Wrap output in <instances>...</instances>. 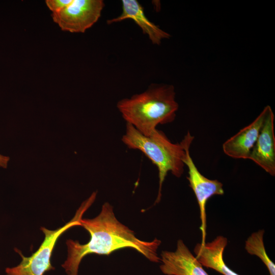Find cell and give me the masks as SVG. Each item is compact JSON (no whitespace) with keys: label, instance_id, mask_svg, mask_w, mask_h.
Segmentation results:
<instances>
[{"label":"cell","instance_id":"9c48e42d","mask_svg":"<svg viewBox=\"0 0 275 275\" xmlns=\"http://www.w3.org/2000/svg\"><path fill=\"white\" fill-rule=\"evenodd\" d=\"M266 112L265 107L251 124L224 143L223 150L227 155L235 159H249L262 126Z\"/></svg>","mask_w":275,"mask_h":275},{"label":"cell","instance_id":"8fae6325","mask_svg":"<svg viewBox=\"0 0 275 275\" xmlns=\"http://www.w3.org/2000/svg\"><path fill=\"white\" fill-rule=\"evenodd\" d=\"M227 244V238L222 235L203 245L197 243L194 250L195 257L203 266L214 269L223 275H239L225 263L224 253Z\"/></svg>","mask_w":275,"mask_h":275},{"label":"cell","instance_id":"6da1fadb","mask_svg":"<svg viewBox=\"0 0 275 275\" xmlns=\"http://www.w3.org/2000/svg\"><path fill=\"white\" fill-rule=\"evenodd\" d=\"M80 223L89 233L90 239L85 244L77 240H67V256L62 266L67 275H77L79 265L87 255H108L125 248L135 250L151 262H160L157 250L161 241L157 238L151 241L138 239L133 231L117 219L109 203L103 204L97 216L92 219L81 218Z\"/></svg>","mask_w":275,"mask_h":275},{"label":"cell","instance_id":"52a82bcc","mask_svg":"<svg viewBox=\"0 0 275 275\" xmlns=\"http://www.w3.org/2000/svg\"><path fill=\"white\" fill-rule=\"evenodd\" d=\"M266 112L257 140L251 151L249 159L265 172L275 175V136L273 113L269 105L265 106Z\"/></svg>","mask_w":275,"mask_h":275},{"label":"cell","instance_id":"277c9868","mask_svg":"<svg viewBox=\"0 0 275 275\" xmlns=\"http://www.w3.org/2000/svg\"><path fill=\"white\" fill-rule=\"evenodd\" d=\"M96 199L94 194L91 195L81 204L74 217L63 226L51 230L41 227L44 234V239L39 249L30 257H25L21 252L15 249L22 260L17 266L5 269L6 275H44L46 271L54 270L51 263L53 250L58 239L71 227L80 226V220L84 213L93 203Z\"/></svg>","mask_w":275,"mask_h":275},{"label":"cell","instance_id":"8992f818","mask_svg":"<svg viewBox=\"0 0 275 275\" xmlns=\"http://www.w3.org/2000/svg\"><path fill=\"white\" fill-rule=\"evenodd\" d=\"M104 7L102 0H72L61 11L52 13V18L63 31L84 33L98 21Z\"/></svg>","mask_w":275,"mask_h":275},{"label":"cell","instance_id":"7a4b0ae2","mask_svg":"<svg viewBox=\"0 0 275 275\" xmlns=\"http://www.w3.org/2000/svg\"><path fill=\"white\" fill-rule=\"evenodd\" d=\"M117 107L126 123L149 136L157 125L174 121L179 105L173 85L152 84L140 94L119 100Z\"/></svg>","mask_w":275,"mask_h":275},{"label":"cell","instance_id":"5b68a950","mask_svg":"<svg viewBox=\"0 0 275 275\" xmlns=\"http://www.w3.org/2000/svg\"><path fill=\"white\" fill-rule=\"evenodd\" d=\"M194 139V136L188 131L181 142L185 151L183 162L188 168V176L187 179L195 195L200 209L201 223L200 229L202 234L201 242L200 243L203 245L206 243V204L211 197L224 195V190L222 183L216 179L206 178L198 169L189 152V148Z\"/></svg>","mask_w":275,"mask_h":275},{"label":"cell","instance_id":"7c38bea8","mask_svg":"<svg viewBox=\"0 0 275 275\" xmlns=\"http://www.w3.org/2000/svg\"><path fill=\"white\" fill-rule=\"evenodd\" d=\"M263 229L253 232L245 241L244 249L248 253L259 258L267 267L270 275H275V265L266 253Z\"/></svg>","mask_w":275,"mask_h":275},{"label":"cell","instance_id":"30bf717a","mask_svg":"<svg viewBox=\"0 0 275 275\" xmlns=\"http://www.w3.org/2000/svg\"><path fill=\"white\" fill-rule=\"evenodd\" d=\"M122 12L117 17L108 20V24L130 19L147 35L152 43L159 45L162 40L169 39L171 35L161 30L158 26L150 21L146 16L144 8L136 0H123Z\"/></svg>","mask_w":275,"mask_h":275},{"label":"cell","instance_id":"5bb4252c","mask_svg":"<svg viewBox=\"0 0 275 275\" xmlns=\"http://www.w3.org/2000/svg\"><path fill=\"white\" fill-rule=\"evenodd\" d=\"M10 161V157L0 153V168L6 169Z\"/></svg>","mask_w":275,"mask_h":275},{"label":"cell","instance_id":"3957f363","mask_svg":"<svg viewBox=\"0 0 275 275\" xmlns=\"http://www.w3.org/2000/svg\"><path fill=\"white\" fill-rule=\"evenodd\" d=\"M121 141L129 149L141 151L157 167L159 187L155 203H158L168 173L170 172L177 178L183 174L185 151L183 144L181 142L172 143L162 131L157 129L150 135L145 136L127 123Z\"/></svg>","mask_w":275,"mask_h":275},{"label":"cell","instance_id":"4fadbf2b","mask_svg":"<svg viewBox=\"0 0 275 275\" xmlns=\"http://www.w3.org/2000/svg\"><path fill=\"white\" fill-rule=\"evenodd\" d=\"M72 0H46L45 3L52 13H57L68 6Z\"/></svg>","mask_w":275,"mask_h":275},{"label":"cell","instance_id":"ba28073f","mask_svg":"<svg viewBox=\"0 0 275 275\" xmlns=\"http://www.w3.org/2000/svg\"><path fill=\"white\" fill-rule=\"evenodd\" d=\"M160 269L166 275H209L181 239L174 252L160 254Z\"/></svg>","mask_w":275,"mask_h":275}]
</instances>
